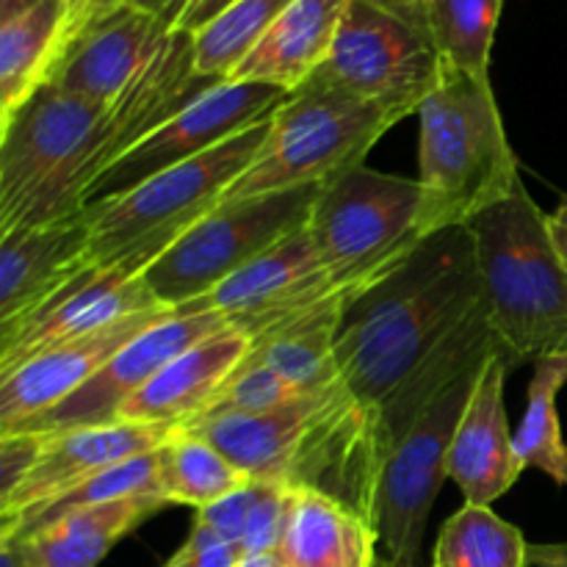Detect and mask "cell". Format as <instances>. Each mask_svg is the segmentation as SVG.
Returning <instances> with one entry per match:
<instances>
[{
    "instance_id": "obj_1",
    "label": "cell",
    "mask_w": 567,
    "mask_h": 567,
    "mask_svg": "<svg viewBox=\"0 0 567 567\" xmlns=\"http://www.w3.org/2000/svg\"><path fill=\"white\" fill-rule=\"evenodd\" d=\"M194 33L172 28L114 105L44 83L0 125V236L64 219L122 155L210 86Z\"/></svg>"
},
{
    "instance_id": "obj_2",
    "label": "cell",
    "mask_w": 567,
    "mask_h": 567,
    "mask_svg": "<svg viewBox=\"0 0 567 567\" xmlns=\"http://www.w3.org/2000/svg\"><path fill=\"white\" fill-rule=\"evenodd\" d=\"M415 116L424 236L471 227L524 183L491 81L443 64Z\"/></svg>"
},
{
    "instance_id": "obj_3",
    "label": "cell",
    "mask_w": 567,
    "mask_h": 567,
    "mask_svg": "<svg viewBox=\"0 0 567 567\" xmlns=\"http://www.w3.org/2000/svg\"><path fill=\"white\" fill-rule=\"evenodd\" d=\"M493 330L515 365L567 352V269L520 183L471 221Z\"/></svg>"
},
{
    "instance_id": "obj_4",
    "label": "cell",
    "mask_w": 567,
    "mask_h": 567,
    "mask_svg": "<svg viewBox=\"0 0 567 567\" xmlns=\"http://www.w3.org/2000/svg\"><path fill=\"white\" fill-rule=\"evenodd\" d=\"M271 116L192 161L158 172L142 186L86 205L92 214L94 266L142 275L155 258L221 205L227 188L258 161Z\"/></svg>"
},
{
    "instance_id": "obj_5",
    "label": "cell",
    "mask_w": 567,
    "mask_h": 567,
    "mask_svg": "<svg viewBox=\"0 0 567 567\" xmlns=\"http://www.w3.org/2000/svg\"><path fill=\"white\" fill-rule=\"evenodd\" d=\"M399 116L338 89L305 83L271 114L258 161L225 192L221 203L302 186H327L365 164Z\"/></svg>"
},
{
    "instance_id": "obj_6",
    "label": "cell",
    "mask_w": 567,
    "mask_h": 567,
    "mask_svg": "<svg viewBox=\"0 0 567 567\" xmlns=\"http://www.w3.org/2000/svg\"><path fill=\"white\" fill-rule=\"evenodd\" d=\"M308 233L327 271L343 286L365 291L426 238L421 183L358 166L321 188Z\"/></svg>"
},
{
    "instance_id": "obj_7",
    "label": "cell",
    "mask_w": 567,
    "mask_h": 567,
    "mask_svg": "<svg viewBox=\"0 0 567 567\" xmlns=\"http://www.w3.org/2000/svg\"><path fill=\"white\" fill-rule=\"evenodd\" d=\"M321 188L302 186L221 203L138 277L166 308L197 302L255 258L305 230Z\"/></svg>"
},
{
    "instance_id": "obj_8",
    "label": "cell",
    "mask_w": 567,
    "mask_h": 567,
    "mask_svg": "<svg viewBox=\"0 0 567 567\" xmlns=\"http://www.w3.org/2000/svg\"><path fill=\"white\" fill-rule=\"evenodd\" d=\"M443 75V59L424 28L349 0L336 44L308 83L338 89L408 120Z\"/></svg>"
},
{
    "instance_id": "obj_9",
    "label": "cell",
    "mask_w": 567,
    "mask_h": 567,
    "mask_svg": "<svg viewBox=\"0 0 567 567\" xmlns=\"http://www.w3.org/2000/svg\"><path fill=\"white\" fill-rule=\"evenodd\" d=\"M482 365L465 371L435 399V404L410 430L382 474L374 504V529L388 567L419 565L430 513L443 480H449V452H452L454 432L474 393Z\"/></svg>"
},
{
    "instance_id": "obj_10",
    "label": "cell",
    "mask_w": 567,
    "mask_h": 567,
    "mask_svg": "<svg viewBox=\"0 0 567 567\" xmlns=\"http://www.w3.org/2000/svg\"><path fill=\"white\" fill-rule=\"evenodd\" d=\"M360 293L363 288L343 286L327 271L305 227L197 302L203 310L227 316L233 330L244 332L255 347L332 305L352 302Z\"/></svg>"
},
{
    "instance_id": "obj_11",
    "label": "cell",
    "mask_w": 567,
    "mask_h": 567,
    "mask_svg": "<svg viewBox=\"0 0 567 567\" xmlns=\"http://www.w3.org/2000/svg\"><path fill=\"white\" fill-rule=\"evenodd\" d=\"M288 97V92L266 83L249 81H216L194 97L186 109L155 127L147 138L136 144L127 155H122L86 194V205L120 197L131 188L158 172L192 161L208 150L219 147L227 138L238 136L255 122L266 120L277 111V105Z\"/></svg>"
},
{
    "instance_id": "obj_12",
    "label": "cell",
    "mask_w": 567,
    "mask_h": 567,
    "mask_svg": "<svg viewBox=\"0 0 567 567\" xmlns=\"http://www.w3.org/2000/svg\"><path fill=\"white\" fill-rule=\"evenodd\" d=\"M227 316L203 310L199 302L183 305L172 310L153 327L138 332L131 343L116 352L109 363L100 369L94 380H89L81 391L72 393L48 413L37 415L14 432H39V435H55V432L78 430V426L114 424L116 413L131 396H136L166 363L192 349L194 343L227 330ZM9 435V432H6Z\"/></svg>"
},
{
    "instance_id": "obj_13",
    "label": "cell",
    "mask_w": 567,
    "mask_h": 567,
    "mask_svg": "<svg viewBox=\"0 0 567 567\" xmlns=\"http://www.w3.org/2000/svg\"><path fill=\"white\" fill-rule=\"evenodd\" d=\"M155 308L166 305L153 297L142 277L122 266H92L31 319L0 330V377L48 349Z\"/></svg>"
},
{
    "instance_id": "obj_14",
    "label": "cell",
    "mask_w": 567,
    "mask_h": 567,
    "mask_svg": "<svg viewBox=\"0 0 567 567\" xmlns=\"http://www.w3.org/2000/svg\"><path fill=\"white\" fill-rule=\"evenodd\" d=\"M92 258L89 208L0 236V330L22 324L55 293L86 275Z\"/></svg>"
},
{
    "instance_id": "obj_15",
    "label": "cell",
    "mask_w": 567,
    "mask_h": 567,
    "mask_svg": "<svg viewBox=\"0 0 567 567\" xmlns=\"http://www.w3.org/2000/svg\"><path fill=\"white\" fill-rule=\"evenodd\" d=\"M172 310L177 308H155L122 319L103 330L48 349L0 377V435L20 430L22 424L81 391L111 358H116L125 343H131L138 332L153 327Z\"/></svg>"
},
{
    "instance_id": "obj_16",
    "label": "cell",
    "mask_w": 567,
    "mask_h": 567,
    "mask_svg": "<svg viewBox=\"0 0 567 567\" xmlns=\"http://www.w3.org/2000/svg\"><path fill=\"white\" fill-rule=\"evenodd\" d=\"M515 369L518 365L504 349L487 358L454 432L449 480L460 487L465 504L491 507L504 493L513 491L526 471L515 452V435L509 432L504 404L507 377Z\"/></svg>"
},
{
    "instance_id": "obj_17",
    "label": "cell",
    "mask_w": 567,
    "mask_h": 567,
    "mask_svg": "<svg viewBox=\"0 0 567 567\" xmlns=\"http://www.w3.org/2000/svg\"><path fill=\"white\" fill-rule=\"evenodd\" d=\"M169 31L158 17L116 3L66 42L48 83L78 97L114 105Z\"/></svg>"
},
{
    "instance_id": "obj_18",
    "label": "cell",
    "mask_w": 567,
    "mask_h": 567,
    "mask_svg": "<svg viewBox=\"0 0 567 567\" xmlns=\"http://www.w3.org/2000/svg\"><path fill=\"white\" fill-rule=\"evenodd\" d=\"M175 430L177 426L166 424L114 421V424L78 426V430L44 435L37 468L9 502L0 504V524H9L25 515L28 509L61 496L97 471L125 463L138 454L155 452L175 435Z\"/></svg>"
},
{
    "instance_id": "obj_19",
    "label": "cell",
    "mask_w": 567,
    "mask_h": 567,
    "mask_svg": "<svg viewBox=\"0 0 567 567\" xmlns=\"http://www.w3.org/2000/svg\"><path fill=\"white\" fill-rule=\"evenodd\" d=\"M249 352L252 341L233 327L194 343L172 363H166L136 396L127 399L116 413V421L166 426L188 424L208 410L216 393L236 374Z\"/></svg>"
},
{
    "instance_id": "obj_20",
    "label": "cell",
    "mask_w": 567,
    "mask_h": 567,
    "mask_svg": "<svg viewBox=\"0 0 567 567\" xmlns=\"http://www.w3.org/2000/svg\"><path fill=\"white\" fill-rule=\"evenodd\" d=\"M330 391L299 396L297 402L282 404L269 413L210 415V419L188 421L183 430L214 443L249 480L280 482L291 487V476L302 457L316 415Z\"/></svg>"
},
{
    "instance_id": "obj_21",
    "label": "cell",
    "mask_w": 567,
    "mask_h": 567,
    "mask_svg": "<svg viewBox=\"0 0 567 567\" xmlns=\"http://www.w3.org/2000/svg\"><path fill=\"white\" fill-rule=\"evenodd\" d=\"M347 6L349 0H293L227 81L297 92L330 55Z\"/></svg>"
},
{
    "instance_id": "obj_22",
    "label": "cell",
    "mask_w": 567,
    "mask_h": 567,
    "mask_svg": "<svg viewBox=\"0 0 567 567\" xmlns=\"http://www.w3.org/2000/svg\"><path fill=\"white\" fill-rule=\"evenodd\" d=\"M377 529L349 504L310 487H291L277 557L282 567H374Z\"/></svg>"
},
{
    "instance_id": "obj_23",
    "label": "cell",
    "mask_w": 567,
    "mask_h": 567,
    "mask_svg": "<svg viewBox=\"0 0 567 567\" xmlns=\"http://www.w3.org/2000/svg\"><path fill=\"white\" fill-rule=\"evenodd\" d=\"M172 507L164 496H131L120 502L66 513L28 532L33 551L44 567H97L111 548Z\"/></svg>"
},
{
    "instance_id": "obj_24",
    "label": "cell",
    "mask_w": 567,
    "mask_h": 567,
    "mask_svg": "<svg viewBox=\"0 0 567 567\" xmlns=\"http://www.w3.org/2000/svg\"><path fill=\"white\" fill-rule=\"evenodd\" d=\"M66 31V0H39L0 22V125L48 83Z\"/></svg>"
},
{
    "instance_id": "obj_25",
    "label": "cell",
    "mask_w": 567,
    "mask_h": 567,
    "mask_svg": "<svg viewBox=\"0 0 567 567\" xmlns=\"http://www.w3.org/2000/svg\"><path fill=\"white\" fill-rule=\"evenodd\" d=\"M349 302L332 305L286 332L255 343L249 358L271 365L280 377H286L302 396H316L338 385L336 365V338L338 324Z\"/></svg>"
},
{
    "instance_id": "obj_26",
    "label": "cell",
    "mask_w": 567,
    "mask_h": 567,
    "mask_svg": "<svg viewBox=\"0 0 567 567\" xmlns=\"http://www.w3.org/2000/svg\"><path fill=\"white\" fill-rule=\"evenodd\" d=\"M158 457L161 496L169 504L205 509L252 482L214 443L183 426L158 449Z\"/></svg>"
},
{
    "instance_id": "obj_27",
    "label": "cell",
    "mask_w": 567,
    "mask_h": 567,
    "mask_svg": "<svg viewBox=\"0 0 567 567\" xmlns=\"http://www.w3.org/2000/svg\"><path fill=\"white\" fill-rule=\"evenodd\" d=\"M567 385V352L548 354L535 363L524 419L515 432V452L524 468H537L567 487V443L559 424L557 399Z\"/></svg>"
},
{
    "instance_id": "obj_28",
    "label": "cell",
    "mask_w": 567,
    "mask_h": 567,
    "mask_svg": "<svg viewBox=\"0 0 567 567\" xmlns=\"http://www.w3.org/2000/svg\"><path fill=\"white\" fill-rule=\"evenodd\" d=\"M504 0H424L426 33L452 70L491 81V53Z\"/></svg>"
},
{
    "instance_id": "obj_29",
    "label": "cell",
    "mask_w": 567,
    "mask_h": 567,
    "mask_svg": "<svg viewBox=\"0 0 567 567\" xmlns=\"http://www.w3.org/2000/svg\"><path fill=\"white\" fill-rule=\"evenodd\" d=\"M437 567H529V543L493 507L463 504L435 543Z\"/></svg>"
},
{
    "instance_id": "obj_30",
    "label": "cell",
    "mask_w": 567,
    "mask_h": 567,
    "mask_svg": "<svg viewBox=\"0 0 567 567\" xmlns=\"http://www.w3.org/2000/svg\"><path fill=\"white\" fill-rule=\"evenodd\" d=\"M293 0H236L194 33V66L208 81H227L258 48Z\"/></svg>"
},
{
    "instance_id": "obj_31",
    "label": "cell",
    "mask_w": 567,
    "mask_h": 567,
    "mask_svg": "<svg viewBox=\"0 0 567 567\" xmlns=\"http://www.w3.org/2000/svg\"><path fill=\"white\" fill-rule=\"evenodd\" d=\"M131 496H161V457L158 449L150 454H138V457L125 460L120 465L97 471L89 480L78 482L61 496L50 498V502L39 504V507L28 509L20 518L0 524V532H28L39 529V526L50 524V520L61 518L66 513H75L83 507H97V504L120 502V498Z\"/></svg>"
},
{
    "instance_id": "obj_32",
    "label": "cell",
    "mask_w": 567,
    "mask_h": 567,
    "mask_svg": "<svg viewBox=\"0 0 567 567\" xmlns=\"http://www.w3.org/2000/svg\"><path fill=\"white\" fill-rule=\"evenodd\" d=\"M302 393L277 374L271 365L260 363V360L249 358L238 365L236 374L225 382L214 402L208 404L203 415L197 419H210V415H236V413H269V410L291 404ZM194 419V421H197Z\"/></svg>"
},
{
    "instance_id": "obj_33",
    "label": "cell",
    "mask_w": 567,
    "mask_h": 567,
    "mask_svg": "<svg viewBox=\"0 0 567 567\" xmlns=\"http://www.w3.org/2000/svg\"><path fill=\"white\" fill-rule=\"evenodd\" d=\"M247 554L236 543L216 535L210 526L194 518L186 543L172 554L164 567H236Z\"/></svg>"
},
{
    "instance_id": "obj_34",
    "label": "cell",
    "mask_w": 567,
    "mask_h": 567,
    "mask_svg": "<svg viewBox=\"0 0 567 567\" xmlns=\"http://www.w3.org/2000/svg\"><path fill=\"white\" fill-rule=\"evenodd\" d=\"M44 435L39 432H9L0 435V504L9 502L22 482L31 476L42 457Z\"/></svg>"
},
{
    "instance_id": "obj_35",
    "label": "cell",
    "mask_w": 567,
    "mask_h": 567,
    "mask_svg": "<svg viewBox=\"0 0 567 567\" xmlns=\"http://www.w3.org/2000/svg\"><path fill=\"white\" fill-rule=\"evenodd\" d=\"M255 498H258V482L252 480L249 485H244L241 491H236V493H230V496L221 498V502L210 504V507H205V509H197V515H194V518L203 520V524L210 526L216 535L225 537V540H230V543H236V546L241 548L244 535H247L249 515H252V507H255Z\"/></svg>"
},
{
    "instance_id": "obj_36",
    "label": "cell",
    "mask_w": 567,
    "mask_h": 567,
    "mask_svg": "<svg viewBox=\"0 0 567 567\" xmlns=\"http://www.w3.org/2000/svg\"><path fill=\"white\" fill-rule=\"evenodd\" d=\"M116 3H120V0H66L64 48H66V42H72V39H75L78 33H81L83 28L94 20V17L103 14V11H109V9H114Z\"/></svg>"
},
{
    "instance_id": "obj_37",
    "label": "cell",
    "mask_w": 567,
    "mask_h": 567,
    "mask_svg": "<svg viewBox=\"0 0 567 567\" xmlns=\"http://www.w3.org/2000/svg\"><path fill=\"white\" fill-rule=\"evenodd\" d=\"M0 567H44L20 532H0Z\"/></svg>"
},
{
    "instance_id": "obj_38",
    "label": "cell",
    "mask_w": 567,
    "mask_h": 567,
    "mask_svg": "<svg viewBox=\"0 0 567 567\" xmlns=\"http://www.w3.org/2000/svg\"><path fill=\"white\" fill-rule=\"evenodd\" d=\"M233 3H236V0H188L186 9H183L181 17H177L175 28L177 31L197 33L199 28L208 25L210 20H216V17Z\"/></svg>"
},
{
    "instance_id": "obj_39",
    "label": "cell",
    "mask_w": 567,
    "mask_h": 567,
    "mask_svg": "<svg viewBox=\"0 0 567 567\" xmlns=\"http://www.w3.org/2000/svg\"><path fill=\"white\" fill-rule=\"evenodd\" d=\"M360 3L374 6V9L388 11V14L399 17V20L410 22V25H415V28H424L426 31L424 0H360Z\"/></svg>"
},
{
    "instance_id": "obj_40",
    "label": "cell",
    "mask_w": 567,
    "mask_h": 567,
    "mask_svg": "<svg viewBox=\"0 0 567 567\" xmlns=\"http://www.w3.org/2000/svg\"><path fill=\"white\" fill-rule=\"evenodd\" d=\"M120 3L133 6V9L138 11H147V14L164 20L169 28H175L177 17H181V11L186 9L188 0H120Z\"/></svg>"
},
{
    "instance_id": "obj_41",
    "label": "cell",
    "mask_w": 567,
    "mask_h": 567,
    "mask_svg": "<svg viewBox=\"0 0 567 567\" xmlns=\"http://www.w3.org/2000/svg\"><path fill=\"white\" fill-rule=\"evenodd\" d=\"M532 567H567V540L565 543H532Z\"/></svg>"
},
{
    "instance_id": "obj_42",
    "label": "cell",
    "mask_w": 567,
    "mask_h": 567,
    "mask_svg": "<svg viewBox=\"0 0 567 567\" xmlns=\"http://www.w3.org/2000/svg\"><path fill=\"white\" fill-rule=\"evenodd\" d=\"M548 236H551L554 249L567 269V199L554 214H548Z\"/></svg>"
},
{
    "instance_id": "obj_43",
    "label": "cell",
    "mask_w": 567,
    "mask_h": 567,
    "mask_svg": "<svg viewBox=\"0 0 567 567\" xmlns=\"http://www.w3.org/2000/svg\"><path fill=\"white\" fill-rule=\"evenodd\" d=\"M39 0H0V22L11 20V17L22 14V11L33 9Z\"/></svg>"
},
{
    "instance_id": "obj_44",
    "label": "cell",
    "mask_w": 567,
    "mask_h": 567,
    "mask_svg": "<svg viewBox=\"0 0 567 567\" xmlns=\"http://www.w3.org/2000/svg\"><path fill=\"white\" fill-rule=\"evenodd\" d=\"M236 567H282L277 554H247Z\"/></svg>"
},
{
    "instance_id": "obj_45",
    "label": "cell",
    "mask_w": 567,
    "mask_h": 567,
    "mask_svg": "<svg viewBox=\"0 0 567 567\" xmlns=\"http://www.w3.org/2000/svg\"><path fill=\"white\" fill-rule=\"evenodd\" d=\"M374 567H388L385 559H382V554H380V559H377V563H374Z\"/></svg>"
},
{
    "instance_id": "obj_46",
    "label": "cell",
    "mask_w": 567,
    "mask_h": 567,
    "mask_svg": "<svg viewBox=\"0 0 567 567\" xmlns=\"http://www.w3.org/2000/svg\"><path fill=\"white\" fill-rule=\"evenodd\" d=\"M432 567H437V565H432Z\"/></svg>"
}]
</instances>
